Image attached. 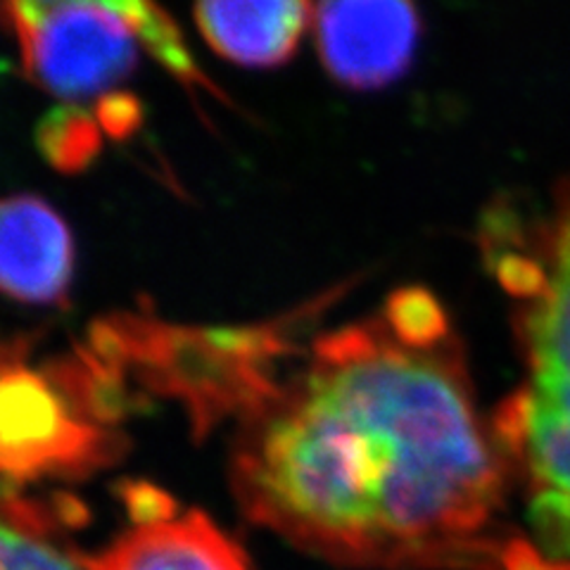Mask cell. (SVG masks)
<instances>
[{
    "label": "cell",
    "instance_id": "6da1fadb",
    "mask_svg": "<svg viewBox=\"0 0 570 570\" xmlns=\"http://www.w3.org/2000/svg\"><path fill=\"white\" fill-rule=\"evenodd\" d=\"M230 490L249 521L364 570H504L509 463L452 328L383 309L314 341L238 416Z\"/></svg>",
    "mask_w": 570,
    "mask_h": 570
},
{
    "label": "cell",
    "instance_id": "7a4b0ae2",
    "mask_svg": "<svg viewBox=\"0 0 570 570\" xmlns=\"http://www.w3.org/2000/svg\"><path fill=\"white\" fill-rule=\"evenodd\" d=\"M499 283L515 299L525 379L499 404L492 435L525 502L532 544L570 563V176L551 209L515 245H490Z\"/></svg>",
    "mask_w": 570,
    "mask_h": 570
},
{
    "label": "cell",
    "instance_id": "3957f363",
    "mask_svg": "<svg viewBox=\"0 0 570 570\" xmlns=\"http://www.w3.org/2000/svg\"><path fill=\"white\" fill-rule=\"evenodd\" d=\"M117 444L56 368L0 366V492L91 473L117 456Z\"/></svg>",
    "mask_w": 570,
    "mask_h": 570
},
{
    "label": "cell",
    "instance_id": "277c9868",
    "mask_svg": "<svg viewBox=\"0 0 570 570\" xmlns=\"http://www.w3.org/2000/svg\"><path fill=\"white\" fill-rule=\"evenodd\" d=\"M0 20L20 46L27 77L52 96L102 94L136 65L140 36L127 3H6Z\"/></svg>",
    "mask_w": 570,
    "mask_h": 570
},
{
    "label": "cell",
    "instance_id": "5b68a950",
    "mask_svg": "<svg viewBox=\"0 0 570 570\" xmlns=\"http://www.w3.org/2000/svg\"><path fill=\"white\" fill-rule=\"evenodd\" d=\"M316 43L328 75L354 91H373L406 75L421 39L409 3L343 0L312 8Z\"/></svg>",
    "mask_w": 570,
    "mask_h": 570
},
{
    "label": "cell",
    "instance_id": "8992f818",
    "mask_svg": "<svg viewBox=\"0 0 570 570\" xmlns=\"http://www.w3.org/2000/svg\"><path fill=\"white\" fill-rule=\"evenodd\" d=\"M75 276V240L60 214L33 195L0 198V293L60 305Z\"/></svg>",
    "mask_w": 570,
    "mask_h": 570
},
{
    "label": "cell",
    "instance_id": "52a82bcc",
    "mask_svg": "<svg viewBox=\"0 0 570 570\" xmlns=\"http://www.w3.org/2000/svg\"><path fill=\"white\" fill-rule=\"evenodd\" d=\"M91 570H253L243 547L200 511L134 525L100 554Z\"/></svg>",
    "mask_w": 570,
    "mask_h": 570
},
{
    "label": "cell",
    "instance_id": "ba28073f",
    "mask_svg": "<svg viewBox=\"0 0 570 570\" xmlns=\"http://www.w3.org/2000/svg\"><path fill=\"white\" fill-rule=\"evenodd\" d=\"M312 8L295 0L203 3L195 20L219 56L247 67H274L295 52Z\"/></svg>",
    "mask_w": 570,
    "mask_h": 570
},
{
    "label": "cell",
    "instance_id": "9c48e42d",
    "mask_svg": "<svg viewBox=\"0 0 570 570\" xmlns=\"http://www.w3.org/2000/svg\"><path fill=\"white\" fill-rule=\"evenodd\" d=\"M0 570H91L88 554L58 540L50 515L12 492H0Z\"/></svg>",
    "mask_w": 570,
    "mask_h": 570
},
{
    "label": "cell",
    "instance_id": "30bf717a",
    "mask_svg": "<svg viewBox=\"0 0 570 570\" xmlns=\"http://www.w3.org/2000/svg\"><path fill=\"white\" fill-rule=\"evenodd\" d=\"M39 142L52 165L75 171L91 163L100 148L96 119L75 110H60L41 124Z\"/></svg>",
    "mask_w": 570,
    "mask_h": 570
},
{
    "label": "cell",
    "instance_id": "8fae6325",
    "mask_svg": "<svg viewBox=\"0 0 570 570\" xmlns=\"http://www.w3.org/2000/svg\"><path fill=\"white\" fill-rule=\"evenodd\" d=\"M127 6H129L134 27L140 36V43L146 46L159 62L169 67L176 77H181L190 83L205 81L190 58L181 31H178V27L163 8L150 6V3H127Z\"/></svg>",
    "mask_w": 570,
    "mask_h": 570
},
{
    "label": "cell",
    "instance_id": "7c38bea8",
    "mask_svg": "<svg viewBox=\"0 0 570 570\" xmlns=\"http://www.w3.org/2000/svg\"><path fill=\"white\" fill-rule=\"evenodd\" d=\"M124 499H127L129 513L134 519V525H150L174 519L176 515V504L169 499V494L159 492L153 485H129L127 492H124Z\"/></svg>",
    "mask_w": 570,
    "mask_h": 570
},
{
    "label": "cell",
    "instance_id": "4fadbf2b",
    "mask_svg": "<svg viewBox=\"0 0 570 570\" xmlns=\"http://www.w3.org/2000/svg\"><path fill=\"white\" fill-rule=\"evenodd\" d=\"M100 124L105 127L107 134H112L117 138L127 136L136 129V124L140 119V110L134 98H107L100 105Z\"/></svg>",
    "mask_w": 570,
    "mask_h": 570
}]
</instances>
